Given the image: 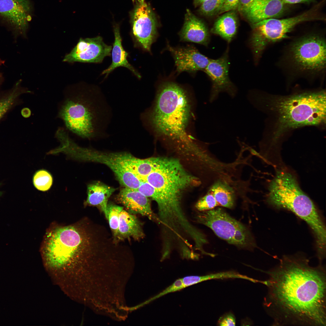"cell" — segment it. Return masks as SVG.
Instances as JSON below:
<instances>
[{
  "instance_id": "cell-29",
  "label": "cell",
  "mask_w": 326,
  "mask_h": 326,
  "mask_svg": "<svg viewBox=\"0 0 326 326\" xmlns=\"http://www.w3.org/2000/svg\"><path fill=\"white\" fill-rule=\"evenodd\" d=\"M219 204L213 194L209 191L200 198L195 205V207L199 211H207L213 209Z\"/></svg>"
},
{
  "instance_id": "cell-10",
  "label": "cell",
  "mask_w": 326,
  "mask_h": 326,
  "mask_svg": "<svg viewBox=\"0 0 326 326\" xmlns=\"http://www.w3.org/2000/svg\"><path fill=\"white\" fill-rule=\"evenodd\" d=\"M289 56L292 64L301 71H323L326 67L325 39L316 34L303 36L291 45Z\"/></svg>"
},
{
  "instance_id": "cell-3",
  "label": "cell",
  "mask_w": 326,
  "mask_h": 326,
  "mask_svg": "<svg viewBox=\"0 0 326 326\" xmlns=\"http://www.w3.org/2000/svg\"><path fill=\"white\" fill-rule=\"evenodd\" d=\"M91 232L75 225L56 228L47 234L43 248L51 265L61 266L90 256L106 254L111 249L109 238L100 229Z\"/></svg>"
},
{
  "instance_id": "cell-21",
  "label": "cell",
  "mask_w": 326,
  "mask_h": 326,
  "mask_svg": "<svg viewBox=\"0 0 326 326\" xmlns=\"http://www.w3.org/2000/svg\"><path fill=\"white\" fill-rule=\"evenodd\" d=\"M145 236L142 225L137 217L123 209L119 216L117 241L131 237L139 240Z\"/></svg>"
},
{
  "instance_id": "cell-25",
  "label": "cell",
  "mask_w": 326,
  "mask_h": 326,
  "mask_svg": "<svg viewBox=\"0 0 326 326\" xmlns=\"http://www.w3.org/2000/svg\"><path fill=\"white\" fill-rule=\"evenodd\" d=\"M19 81L9 91L0 99V120L16 103L22 94L31 92L22 88Z\"/></svg>"
},
{
  "instance_id": "cell-26",
  "label": "cell",
  "mask_w": 326,
  "mask_h": 326,
  "mask_svg": "<svg viewBox=\"0 0 326 326\" xmlns=\"http://www.w3.org/2000/svg\"><path fill=\"white\" fill-rule=\"evenodd\" d=\"M123 209V207L113 204H107L106 218L108 220L113 238L117 242L119 222L120 214Z\"/></svg>"
},
{
  "instance_id": "cell-18",
  "label": "cell",
  "mask_w": 326,
  "mask_h": 326,
  "mask_svg": "<svg viewBox=\"0 0 326 326\" xmlns=\"http://www.w3.org/2000/svg\"><path fill=\"white\" fill-rule=\"evenodd\" d=\"M286 5L283 0H255L243 15L251 24L265 19L278 18L285 12Z\"/></svg>"
},
{
  "instance_id": "cell-12",
  "label": "cell",
  "mask_w": 326,
  "mask_h": 326,
  "mask_svg": "<svg viewBox=\"0 0 326 326\" xmlns=\"http://www.w3.org/2000/svg\"><path fill=\"white\" fill-rule=\"evenodd\" d=\"M131 18L135 45L150 52L156 35L157 25L153 13L145 0H135Z\"/></svg>"
},
{
  "instance_id": "cell-16",
  "label": "cell",
  "mask_w": 326,
  "mask_h": 326,
  "mask_svg": "<svg viewBox=\"0 0 326 326\" xmlns=\"http://www.w3.org/2000/svg\"><path fill=\"white\" fill-rule=\"evenodd\" d=\"M167 48L173 56L176 70L179 73L204 70L210 60L193 46L174 47L168 45Z\"/></svg>"
},
{
  "instance_id": "cell-9",
  "label": "cell",
  "mask_w": 326,
  "mask_h": 326,
  "mask_svg": "<svg viewBox=\"0 0 326 326\" xmlns=\"http://www.w3.org/2000/svg\"><path fill=\"white\" fill-rule=\"evenodd\" d=\"M321 4L296 16L286 18H270L254 24L252 29L254 40L260 47L265 48L270 43L288 37L287 34L297 25L303 22L323 20L320 14Z\"/></svg>"
},
{
  "instance_id": "cell-14",
  "label": "cell",
  "mask_w": 326,
  "mask_h": 326,
  "mask_svg": "<svg viewBox=\"0 0 326 326\" xmlns=\"http://www.w3.org/2000/svg\"><path fill=\"white\" fill-rule=\"evenodd\" d=\"M33 11L30 0H0V19L17 34H26Z\"/></svg>"
},
{
  "instance_id": "cell-13",
  "label": "cell",
  "mask_w": 326,
  "mask_h": 326,
  "mask_svg": "<svg viewBox=\"0 0 326 326\" xmlns=\"http://www.w3.org/2000/svg\"><path fill=\"white\" fill-rule=\"evenodd\" d=\"M112 46L104 41L102 37L81 38L63 61L68 62L101 63L104 58L110 56Z\"/></svg>"
},
{
  "instance_id": "cell-28",
  "label": "cell",
  "mask_w": 326,
  "mask_h": 326,
  "mask_svg": "<svg viewBox=\"0 0 326 326\" xmlns=\"http://www.w3.org/2000/svg\"><path fill=\"white\" fill-rule=\"evenodd\" d=\"M224 0H207L202 3L199 9L203 14L211 16L217 14Z\"/></svg>"
},
{
  "instance_id": "cell-31",
  "label": "cell",
  "mask_w": 326,
  "mask_h": 326,
  "mask_svg": "<svg viewBox=\"0 0 326 326\" xmlns=\"http://www.w3.org/2000/svg\"><path fill=\"white\" fill-rule=\"evenodd\" d=\"M239 0H224L222 6L217 14L237 9Z\"/></svg>"
},
{
  "instance_id": "cell-33",
  "label": "cell",
  "mask_w": 326,
  "mask_h": 326,
  "mask_svg": "<svg viewBox=\"0 0 326 326\" xmlns=\"http://www.w3.org/2000/svg\"><path fill=\"white\" fill-rule=\"evenodd\" d=\"M255 0H239L237 10L242 14L251 8Z\"/></svg>"
},
{
  "instance_id": "cell-30",
  "label": "cell",
  "mask_w": 326,
  "mask_h": 326,
  "mask_svg": "<svg viewBox=\"0 0 326 326\" xmlns=\"http://www.w3.org/2000/svg\"><path fill=\"white\" fill-rule=\"evenodd\" d=\"M185 288L181 279H177L171 285L151 299L149 302L155 300L168 293L180 290Z\"/></svg>"
},
{
  "instance_id": "cell-19",
  "label": "cell",
  "mask_w": 326,
  "mask_h": 326,
  "mask_svg": "<svg viewBox=\"0 0 326 326\" xmlns=\"http://www.w3.org/2000/svg\"><path fill=\"white\" fill-rule=\"evenodd\" d=\"M180 36L182 41L206 46L207 45L209 40V34L206 25L189 9L187 10L184 23Z\"/></svg>"
},
{
  "instance_id": "cell-20",
  "label": "cell",
  "mask_w": 326,
  "mask_h": 326,
  "mask_svg": "<svg viewBox=\"0 0 326 326\" xmlns=\"http://www.w3.org/2000/svg\"><path fill=\"white\" fill-rule=\"evenodd\" d=\"M114 40L111 50L112 62L110 65L102 72L101 75H105L106 78L110 73L115 69L119 67H126L138 78L141 76L139 73L128 62L127 57L128 53L124 49L122 45V38L120 35V28L118 25L114 27Z\"/></svg>"
},
{
  "instance_id": "cell-7",
  "label": "cell",
  "mask_w": 326,
  "mask_h": 326,
  "mask_svg": "<svg viewBox=\"0 0 326 326\" xmlns=\"http://www.w3.org/2000/svg\"><path fill=\"white\" fill-rule=\"evenodd\" d=\"M268 203L278 208L288 209L304 220L315 237L326 234L324 224L311 199L301 190L295 176L283 170L277 171L269 186Z\"/></svg>"
},
{
  "instance_id": "cell-2",
  "label": "cell",
  "mask_w": 326,
  "mask_h": 326,
  "mask_svg": "<svg viewBox=\"0 0 326 326\" xmlns=\"http://www.w3.org/2000/svg\"><path fill=\"white\" fill-rule=\"evenodd\" d=\"M325 90L296 91L287 95L251 91L247 98L250 104L267 116L261 140L264 155L278 152L283 142L298 128L313 126L326 127Z\"/></svg>"
},
{
  "instance_id": "cell-11",
  "label": "cell",
  "mask_w": 326,
  "mask_h": 326,
  "mask_svg": "<svg viewBox=\"0 0 326 326\" xmlns=\"http://www.w3.org/2000/svg\"><path fill=\"white\" fill-rule=\"evenodd\" d=\"M82 159L106 165L113 172L120 183L124 187L137 189L142 181L125 163L124 152H109L78 147Z\"/></svg>"
},
{
  "instance_id": "cell-38",
  "label": "cell",
  "mask_w": 326,
  "mask_h": 326,
  "mask_svg": "<svg viewBox=\"0 0 326 326\" xmlns=\"http://www.w3.org/2000/svg\"><path fill=\"white\" fill-rule=\"evenodd\" d=\"M5 61L1 60L0 59V66L4 63Z\"/></svg>"
},
{
  "instance_id": "cell-34",
  "label": "cell",
  "mask_w": 326,
  "mask_h": 326,
  "mask_svg": "<svg viewBox=\"0 0 326 326\" xmlns=\"http://www.w3.org/2000/svg\"><path fill=\"white\" fill-rule=\"evenodd\" d=\"M315 0H283L286 4H293L298 3H310Z\"/></svg>"
},
{
  "instance_id": "cell-23",
  "label": "cell",
  "mask_w": 326,
  "mask_h": 326,
  "mask_svg": "<svg viewBox=\"0 0 326 326\" xmlns=\"http://www.w3.org/2000/svg\"><path fill=\"white\" fill-rule=\"evenodd\" d=\"M235 10L225 13L218 18L211 29V32L230 42L235 35L238 27V17Z\"/></svg>"
},
{
  "instance_id": "cell-8",
  "label": "cell",
  "mask_w": 326,
  "mask_h": 326,
  "mask_svg": "<svg viewBox=\"0 0 326 326\" xmlns=\"http://www.w3.org/2000/svg\"><path fill=\"white\" fill-rule=\"evenodd\" d=\"M194 218L197 222L209 228L218 236L230 244L246 249L256 247L248 229L221 208L199 212Z\"/></svg>"
},
{
  "instance_id": "cell-24",
  "label": "cell",
  "mask_w": 326,
  "mask_h": 326,
  "mask_svg": "<svg viewBox=\"0 0 326 326\" xmlns=\"http://www.w3.org/2000/svg\"><path fill=\"white\" fill-rule=\"evenodd\" d=\"M209 191L213 194L219 205L229 209L233 207L235 191L228 181L222 179L215 181Z\"/></svg>"
},
{
  "instance_id": "cell-22",
  "label": "cell",
  "mask_w": 326,
  "mask_h": 326,
  "mask_svg": "<svg viewBox=\"0 0 326 326\" xmlns=\"http://www.w3.org/2000/svg\"><path fill=\"white\" fill-rule=\"evenodd\" d=\"M116 190L100 181L90 184L87 186L88 196L85 203L99 208L106 217L108 200Z\"/></svg>"
},
{
  "instance_id": "cell-4",
  "label": "cell",
  "mask_w": 326,
  "mask_h": 326,
  "mask_svg": "<svg viewBox=\"0 0 326 326\" xmlns=\"http://www.w3.org/2000/svg\"><path fill=\"white\" fill-rule=\"evenodd\" d=\"M59 108L58 118L76 135L91 139L104 135L110 112L99 91L89 90L67 94Z\"/></svg>"
},
{
  "instance_id": "cell-27",
  "label": "cell",
  "mask_w": 326,
  "mask_h": 326,
  "mask_svg": "<svg viewBox=\"0 0 326 326\" xmlns=\"http://www.w3.org/2000/svg\"><path fill=\"white\" fill-rule=\"evenodd\" d=\"M53 179L51 174L44 170L38 171L34 174L33 177V183L34 187L38 190L45 191L51 187Z\"/></svg>"
},
{
  "instance_id": "cell-5",
  "label": "cell",
  "mask_w": 326,
  "mask_h": 326,
  "mask_svg": "<svg viewBox=\"0 0 326 326\" xmlns=\"http://www.w3.org/2000/svg\"><path fill=\"white\" fill-rule=\"evenodd\" d=\"M145 181L155 189L153 200L158 207L157 215L165 219L182 217L185 212L182 203L184 192L200 184L197 177L190 174L176 159L157 157L153 170Z\"/></svg>"
},
{
  "instance_id": "cell-17",
  "label": "cell",
  "mask_w": 326,
  "mask_h": 326,
  "mask_svg": "<svg viewBox=\"0 0 326 326\" xmlns=\"http://www.w3.org/2000/svg\"><path fill=\"white\" fill-rule=\"evenodd\" d=\"M117 199L129 213L134 215L139 214L158 223L157 215L152 209L148 197L137 189L124 187L120 191Z\"/></svg>"
},
{
  "instance_id": "cell-15",
  "label": "cell",
  "mask_w": 326,
  "mask_h": 326,
  "mask_svg": "<svg viewBox=\"0 0 326 326\" xmlns=\"http://www.w3.org/2000/svg\"><path fill=\"white\" fill-rule=\"evenodd\" d=\"M227 55L217 59H210L203 70L210 78L212 87L209 101L213 102L222 92L227 93L232 98L237 94V89L231 81L229 76V66Z\"/></svg>"
},
{
  "instance_id": "cell-32",
  "label": "cell",
  "mask_w": 326,
  "mask_h": 326,
  "mask_svg": "<svg viewBox=\"0 0 326 326\" xmlns=\"http://www.w3.org/2000/svg\"><path fill=\"white\" fill-rule=\"evenodd\" d=\"M235 316L231 312L226 314L220 317L218 321V324L220 326H235Z\"/></svg>"
},
{
  "instance_id": "cell-36",
  "label": "cell",
  "mask_w": 326,
  "mask_h": 326,
  "mask_svg": "<svg viewBox=\"0 0 326 326\" xmlns=\"http://www.w3.org/2000/svg\"><path fill=\"white\" fill-rule=\"evenodd\" d=\"M207 0H194V2L196 6L201 5L202 3Z\"/></svg>"
},
{
  "instance_id": "cell-37",
  "label": "cell",
  "mask_w": 326,
  "mask_h": 326,
  "mask_svg": "<svg viewBox=\"0 0 326 326\" xmlns=\"http://www.w3.org/2000/svg\"><path fill=\"white\" fill-rule=\"evenodd\" d=\"M3 80V75L2 73L0 72V85L2 84Z\"/></svg>"
},
{
  "instance_id": "cell-6",
  "label": "cell",
  "mask_w": 326,
  "mask_h": 326,
  "mask_svg": "<svg viewBox=\"0 0 326 326\" xmlns=\"http://www.w3.org/2000/svg\"><path fill=\"white\" fill-rule=\"evenodd\" d=\"M190 109L185 91L176 83L166 82L159 88L149 120L159 135L192 148L195 145H193L186 132Z\"/></svg>"
},
{
  "instance_id": "cell-35",
  "label": "cell",
  "mask_w": 326,
  "mask_h": 326,
  "mask_svg": "<svg viewBox=\"0 0 326 326\" xmlns=\"http://www.w3.org/2000/svg\"><path fill=\"white\" fill-rule=\"evenodd\" d=\"M21 113L23 117L25 118H27L30 116L31 112L28 108H25L22 109Z\"/></svg>"
},
{
  "instance_id": "cell-39",
  "label": "cell",
  "mask_w": 326,
  "mask_h": 326,
  "mask_svg": "<svg viewBox=\"0 0 326 326\" xmlns=\"http://www.w3.org/2000/svg\"><path fill=\"white\" fill-rule=\"evenodd\" d=\"M1 193H0V194H1Z\"/></svg>"
},
{
  "instance_id": "cell-1",
  "label": "cell",
  "mask_w": 326,
  "mask_h": 326,
  "mask_svg": "<svg viewBox=\"0 0 326 326\" xmlns=\"http://www.w3.org/2000/svg\"><path fill=\"white\" fill-rule=\"evenodd\" d=\"M262 281L264 305L274 325L325 326L326 271L310 265L304 256H283Z\"/></svg>"
}]
</instances>
